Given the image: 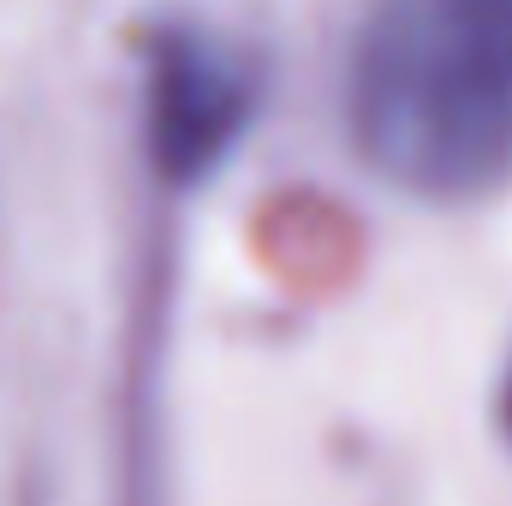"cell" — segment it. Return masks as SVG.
Masks as SVG:
<instances>
[{
  "instance_id": "1",
  "label": "cell",
  "mask_w": 512,
  "mask_h": 506,
  "mask_svg": "<svg viewBox=\"0 0 512 506\" xmlns=\"http://www.w3.org/2000/svg\"><path fill=\"white\" fill-rule=\"evenodd\" d=\"M352 137L405 191L471 197L512 167V0H376Z\"/></svg>"
},
{
  "instance_id": "2",
  "label": "cell",
  "mask_w": 512,
  "mask_h": 506,
  "mask_svg": "<svg viewBox=\"0 0 512 506\" xmlns=\"http://www.w3.org/2000/svg\"><path fill=\"white\" fill-rule=\"evenodd\" d=\"M256 108V66L221 36L173 24L149 42V149L167 179H203Z\"/></svg>"
},
{
  "instance_id": "3",
  "label": "cell",
  "mask_w": 512,
  "mask_h": 506,
  "mask_svg": "<svg viewBox=\"0 0 512 506\" xmlns=\"http://www.w3.org/2000/svg\"><path fill=\"white\" fill-rule=\"evenodd\" d=\"M507 429H512V381H507Z\"/></svg>"
}]
</instances>
